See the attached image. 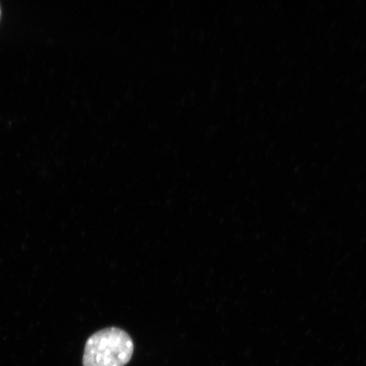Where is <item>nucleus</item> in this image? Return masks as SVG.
I'll return each instance as SVG.
<instances>
[{
    "label": "nucleus",
    "mask_w": 366,
    "mask_h": 366,
    "mask_svg": "<svg viewBox=\"0 0 366 366\" xmlns=\"http://www.w3.org/2000/svg\"><path fill=\"white\" fill-rule=\"evenodd\" d=\"M134 351L129 334L121 328H105L86 341L82 363L84 366H125Z\"/></svg>",
    "instance_id": "1"
},
{
    "label": "nucleus",
    "mask_w": 366,
    "mask_h": 366,
    "mask_svg": "<svg viewBox=\"0 0 366 366\" xmlns=\"http://www.w3.org/2000/svg\"><path fill=\"white\" fill-rule=\"evenodd\" d=\"M0 16H1V7H0Z\"/></svg>",
    "instance_id": "2"
}]
</instances>
